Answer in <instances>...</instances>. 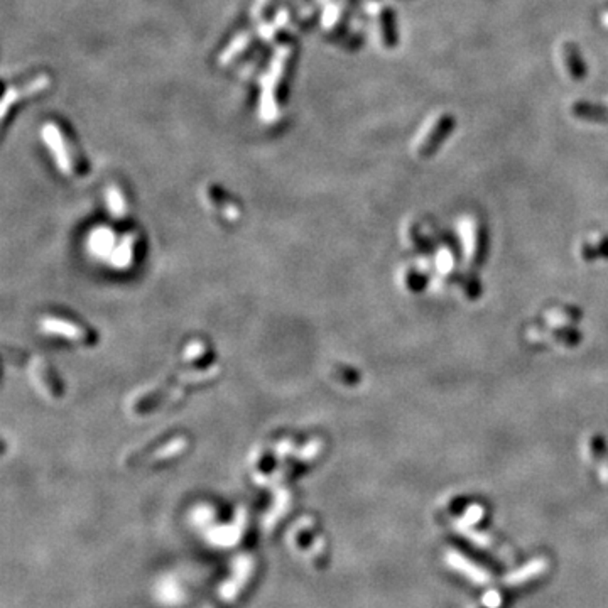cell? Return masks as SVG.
<instances>
[{
	"label": "cell",
	"mask_w": 608,
	"mask_h": 608,
	"mask_svg": "<svg viewBox=\"0 0 608 608\" xmlns=\"http://www.w3.org/2000/svg\"><path fill=\"white\" fill-rule=\"evenodd\" d=\"M39 330L53 336H63L64 340H71L80 345L88 347L97 343V335H93V331L82 326L80 323L66 318H58V316H44L39 321Z\"/></svg>",
	"instance_id": "obj_1"
},
{
	"label": "cell",
	"mask_w": 608,
	"mask_h": 608,
	"mask_svg": "<svg viewBox=\"0 0 608 608\" xmlns=\"http://www.w3.org/2000/svg\"><path fill=\"white\" fill-rule=\"evenodd\" d=\"M30 377H33L34 384L37 385V389H39L48 399L55 400L63 396L58 380H56L55 372L49 369V363L46 362L44 358H36V360L30 363Z\"/></svg>",
	"instance_id": "obj_2"
},
{
	"label": "cell",
	"mask_w": 608,
	"mask_h": 608,
	"mask_svg": "<svg viewBox=\"0 0 608 608\" xmlns=\"http://www.w3.org/2000/svg\"><path fill=\"white\" fill-rule=\"evenodd\" d=\"M217 203H218V206L213 210H215V212L218 210V213H220L223 220L230 221V223H235V221H239L240 218H242L240 217L242 215V212H240L239 206H237L233 201L228 203L227 200H225V198L220 194V191H217V190L206 191V205L212 208V206L217 205Z\"/></svg>",
	"instance_id": "obj_3"
},
{
	"label": "cell",
	"mask_w": 608,
	"mask_h": 608,
	"mask_svg": "<svg viewBox=\"0 0 608 608\" xmlns=\"http://www.w3.org/2000/svg\"><path fill=\"white\" fill-rule=\"evenodd\" d=\"M107 208L117 220L125 218V213H127V200H125L124 193L116 186L107 191Z\"/></svg>",
	"instance_id": "obj_4"
},
{
	"label": "cell",
	"mask_w": 608,
	"mask_h": 608,
	"mask_svg": "<svg viewBox=\"0 0 608 608\" xmlns=\"http://www.w3.org/2000/svg\"><path fill=\"white\" fill-rule=\"evenodd\" d=\"M208 351V347H206L205 342H200V340H194L186 345L185 350H183V360L185 362H194L198 358L205 357V353Z\"/></svg>",
	"instance_id": "obj_5"
}]
</instances>
